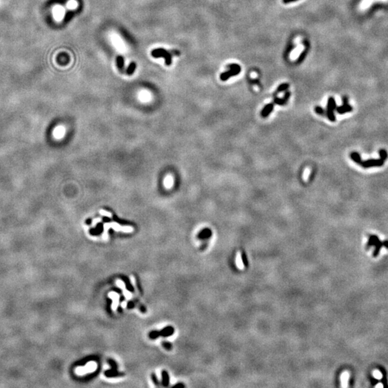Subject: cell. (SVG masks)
<instances>
[{
    "instance_id": "29",
    "label": "cell",
    "mask_w": 388,
    "mask_h": 388,
    "mask_svg": "<svg viewBox=\"0 0 388 388\" xmlns=\"http://www.w3.org/2000/svg\"><path fill=\"white\" fill-rule=\"evenodd\" d=\"M102 221V219H101V218H96V219H94V221H93V226H95V225H96V224L98 223V222H99V221Z\"/></svg>"
},
{
    "instance_id": "32",
    "label": "cell",
    "mask_w": 388,
    "mask_h": 388,
    "mask_svg": "<svg viewBox=\"0 0 388 388\" xmlns=\"http://www.w3.org/2000/svg\"><path fill=\"white\" fill-rule=\"evenodd\" d=\"M283 2L285 3V4H288V3L292 2V1H297V0H283Z\"/></svg>"
},
{
    "instance_id": "2",
    "label": "cell",
    "mask_w": 388,
    "mask_h": 388,
    "mask_svg": "<svg viewBox=\"0 0 388 388\" xmlns=\"http://www.w3.org/2000/svg\"><path fill=\"white\" fill-rule=\"evenodd\" d=\"M108 228H113L114 230L116 231H122V232H131L133 231V228L132 227H121L119 226L118 224L117 223H109V224H106L104 225V238H107V229Z\"/></svg>"
},
{
    "instance_id": "13",
    "label": "cell",
    "mask_w": 388,
    "mask_h": 388,
    "mask_svg": "<svg viewBox=\"0 0 388 388\" xmlns=\"http://www.w3.org/2000/svg\"><path fill=\"white\" fill-rule=\"evenodd\" d=\"M349 379V373L348 372H343L341 374V387H347Z\"/></svg>"
},
{
    "instance_id": "27",
    "label": "cell",
    "mask_w": 388,
    "mask_h": 388,
    "mask_svg": "<svg viewBox=\"0 0 388 388\" xmlns=\"http://www.w3.org/2000/svg\"><path fill=\"white\" fill-rule=\"evenodd\" d=\"M151 376H152V379H153V381L154 384H155V385L158 386V385H159V382H158V378H157L156 375H155V374H152V375H151Z\"/></svg>"
},
{
    "instance_id": "28",
    "label": "cell",
    "mask_w": 388,
    "mask_h": 388,
    "mask_svg": "<svg viewBox=\"0 0 388 388\" xmlns=\"http://www.w3.org/2000/svg\"><path fill=\"white\" fill-rule=\"evenodd\" d=\"M100 213L102 215H103V216H104L109 217V218H111V217H112V214H111V213L107 212V211H104V210H101Z\"/></svg>"
},
{
    "instance_id": "1",
    "label": "cell",
    "mask_w": 388,
    "mask_h": 388,
    "mask_svg": "<svg viewBox=\"0 0 388 388\" xmlns=\"http://www.w3.org/2000/svg\"><path fill=\"white\" fill-rule=\"evenodd\" d=\"M152 56L154 58H163L166 66H170L172 64V55L168 51L164 48H157L151 52Z\"/></svg>"
},
{
    "instance_id": "6",
    "label": "cell",
    "mask_w": 388,
    "mask_h": 388,
    "mask_svg": "<svg viewBox=\"0 0 388 388\" xmlns=\"http://www.w3.org/2000/svg\"><path fill=\"white\" fill-rule=\"evenodd\" d=\"M108 362L110 364L111 366H112V370H108L107 372H106L105 375L106 376H107L108 377H112L114 376H120L122 375V373H118L117 372V363L112 360H109Z\"/></svg>"
},
{
    "instance_id": "18",
    "label": "cell",
    "mask_w": 388,
    "mask_h": 388,
    "mask_svg": "<svg viewBox=\"0 0 388 388\" xmlns=\"http://www.w3.org/2000/svg\"><path fill=\"white\" fill-rule=\"evenodd\" d=\"M162 377H163V380H162V384H163V386L166 387V386L168 385L169 381H170V378H169L168 373H167V372L165 370H163V372H162Z\"/></svg>"
},
{
    "instance_id": "33",
    "label": "cell",
    "mask_w": 388,
    "mask_h": 388,
    "mask_svg": "<svg viewBox=\"0 0 388 388\" xmlns=\"http://www.w3.org/2000/svg\"><path fill=\"white\" fill-rule=\"evenodd\" d=\"M127 305H128V308H132L134 307V303H133L132 302H129V303H128Z\"/></svg>"
},
{
    "instance_id": "31",
    "label": "cell",
    "mask_w": 388,
    "mask_h": 388,
    "mask_svg": "<svg viewBox=\"0 0 388 388\" xmlns=\"http://www.w3.org/2000/svg\"><path fill=\"white\" fill-rule=\"evenodd\" d=\"M343 104H348V98L346 96L343 97Z\"/></svg>"
},
{
    "instance_id": "25",
    "label": "cell",
    "mask_w": 388,
    "mask_h": 388,
    "mask_svg": "<svg viewBox=\"0 0 388 388\" xmlns=\"http://www.w3.org/2000/svg\"><path fill=\"white\" fill-rule=\"evenodd\" d=\"M229 69L241 71V67L238 64H235V63H233V64L229 65Z\"/></svg>"
},
{
    "instance_id": "24",
    "label": "cell",
    "mask_w": 388,
    "mask_h": 388,
    "mask_svg": "<svg viewBox=\"0 0 388 388\" xmlns=\"http://www.w3.org/2000/svg\"><path fill=\"white\" fill-rule=\"evenodd\" d=\"M372 375H373V377L377 379H381L382 378V374L381 373L380 371L377 370H374L373 372H372Z\"/></svg>"
},
{
    "instance_id": "12",
    "label": "cell",
    "mask_w": 388,
    "mask_h": 388,
    "mask_svg": "<svg viewBox=\"0 0 388 388\" xmlns=\"http://www.w3.org/2000/svg\"><path fill=\"white\" fill-rule=\"evenodd\" d=\"M336 101H335V99L332 96L329 97V99H328L326 112H334V110L336 109Z\"/></svg>"
},
{
    "instance_id": "3",
    "label": "cell",
    "mask_w": 388,
    "mask_h": 388,
    "mask_svg": "<svg viewBox=\"0 0 388 388\" xmlns=\"http://www.w3.org/2000/svg\"><path fill=\"white\" fill-rule=\"evenodd\" d=\"M174 333V329L171 326H168V327L165 328V329L162 330L161 331L158 332V331H152L151 333L149 334V337L153 338V339H155V338H157L159 337L160 336H163V337H167V336H170Z\"/></svg>"
},
{
    "instance_id": "34",
    "label": "cell",
    "mask_w": 388,
    "mask_h": 388,
    "mask_svg": "<svg viewBox=\"0 0 388 388\" xmlns=\"http://www.w3.org/2000/svg\"><path fill=\"white\" fill-rule=\"evenodd\" d=\"M375 387H383V384H377V385H375Z\"/></svg>"
},
{
    "instance_id": "7",
    "label": "cell",
    "mask_w": 388,
    "mask_h": 388,
    "mask_svg": "<svg viewBox=\"0 0 388 388\" xmlns=\"http://www.w3.org/2000/svg\"><path fill=\"white\" fill-rule=\"evenodd\" d=\"M239 73H240V71H236V70L229 69L228 71H227V72L222 73L221 74V76H220V78H221V81H227V80H228L229 78H230L231 77L237 76V75H238Z\"/></svg>"
},
{
    "instance_id": "35",
    "label": "cell",
    "mask_w": 388,
    "mask_h": 388,
    "mask_svg": "<svg viewBox=\"0 0 388 388\" xmlns=\"http://www.w3.org/2000/svg\"><path fill=\"white\" fill-rule=\"evenodd\" d=\"M178 386H181V387H184V386H185V385H184V384H181V383H179V384H175V387H178Z\"/></svg>"
},
{
    "instance_id": "30",
    "label": "cell",
    "mask_w": 388,
    "mask_h": 388,
    "mask_svg": "<svg viewBox=\"0 0 388 388\" xmlns=\"http://www.w3.org/2000/svg\"><path fill=\"white\" fill-rule=\"evenodd\" d=\"M171 52L172 53H173V55H175V56H179V54H180V52H179L178 50H172Z\"/></svg>"
},
{
    "instance_id": "8",
    "label": "cell",
    "mask_w": 388,
    "mask_h": 388,
    "mask_svg": "<svg viewBox=\"0 0 388 388\" xmlns=\"http://www.w3.org/2000/svg\"><path fill=\"white\" fill-rule=\"evenodd\" d=\"M336 112L339 114H344L353 110V107L348 104H343V105L337 107L336 108Z\"/></svg>"
},
{
    "instance_id": "19",
    "label": "cell",
    "mask_w": 388,
    "mask_h": 388,
    "mask_svg": "<svg viewBox=\"0 0 388 388\" xmlns=\"http://www.w3.org/2000/svg\"><path fill=\"white\" fill-rule=\"evenodd\" d=\"M136 66H137V65H136L135 63H134V62L131 63L130 64H129V66H128V68H126V74L129 75V76H130V75H132L133 73H134V71H135Z\"/></svg>"
},
{
    "instance_id": "16",
    "label": "cell",
    "mask_w": 388,
    "mask_h": 388,
    "mask_svg": "<svg viewBox=\"0 0 388 388\" xmlns=\"http://www.w3.org/2000/svg\"><path fill=\"white\" fill-rule=\"evenodd\" d=\"M116 61H117V65L118 68H119V71L122 72V71H123V70H124V58H123L122 56H118L117 58H116Z\"/></svg>"
},
{
    "instance_id": "20",
    "label": "cell",
    "mask_w": 388,
    "mask_h": 388,
    "mask_svg": "<svg viewBox=\"0 0 388 388\" xmlns=\"http://www.w3.org/2000/svg\"><path fill=\"white\" fill-rule=\"evenodd\" d=\"M289 86H289L288 83H282V84H280V86L278 87V88H277L276 93H277V94H278V93H281V92H283V91H285V90L288 89Z\"/></svg>"
},
{
    "instance_id": "5",
    "label": "cell",
    "mask_w": 388,
    "mask_h": 388,
    "mask_svg": "<svg viewBox=\"0 0 388 388\" xmlns=\"http://www.w3.org/2000/svg\"><path fill=\"white\" fill-rule=\"evenodd\" d=\"M236 262H237V265L239 270H244V267L247 266V259H246L245 254L242 251L237 254Z\"/></svg>"
},
{
    "instance_id": "21",
    "label": "cell",
    "mask_w": 388,
    "mask_h": 388,
    "mask_svg": "<svg viewBox=\"0 0 388 388\" xmlns=\"http://www.w3.org/2000/svg\"><path fill=\"white\" fill-rule=\"evenodd\" d=\"M379 157H380V159H382L383 161H385L387 160V159L388 158V154L387 152L384 149H381L379 150Z\"/></svg>"
},
{
    "instance_id": "23",
    "label": "cell",
    "mask_w": 388,
    "mask_h": 388,
    "mask_svg": "<svg viewBox=\"0 0 388 388\" xmlns=\"http://www.w3.org/2000/svg\"><path fill=\"white\" fill-rule=\"evenodd\" d=\"M314 112H316V114H319L320 116H324L326 114V112L322 107H319V106H317V107H315L314 108Z\"/></svg>"
},
{
    "instance_id": "11",
    "label": "cell",
    "mask_w": 388,
    "mask_h": 388,
    "mask_svg": "<svg viewBox=\"0 0 388 388\" xmlns=\"http://www.w3.org/2000/svg\"><path fill=\"white\" fill-rule=\"evenodd\" d=\"M273 109H274V104H267L265 107L262 109V110L261 111V117L263 118H266L270 114H271L272 112H273Z\"/></svg>"
},
{
    "instance_id": "26",
    "label": "cell",
    "mask_w": 388,
    "mask_h": 388,
    "mask_svg": "<svg viewBox=\"0 0 388 388\" xmlns=\"http://www.w3.org/2000/svg\"><path fill=\"white\" fill-rule=\"evenodd\" d=\"M163 346H164V348L167 350H171L172 349V345L169 342H166V341H163Z\"/></svg>"
},
{
    "instance_id": "22",
    "label": "cell",
    "mask_w": 388,
    "mask_h": 388,
    "mask_svg": "<svg viewBox=\"0 0 388 388\" xmlns=\"http://www.w3.org/2000/svg\"><path fill=\"white\" fill-rule=\"evenodd\" d=\"M326 115L330 122H334L336 121V116L334 112H326Z\"/></svg>"
},
{
    "instance_id": "10",
    "label": "cell",
    "mask_w": 388,
    "mask_h": 388,
    "mask_svg": "<svg viewBox=\"0 0 388 388\" xmlns=\"http://www.w3.org/2000/svg\"><path fill=\"white\" fill-rule=\"evenodd\" d=\"M290 97V92L288 91L285 94L284 96H283V98H275L274 103L278 104V105L283 106L287 104V102H288Z\"/></svg>"
},
{
    "instance_id": "9",
    "label": "cell",
    "mask_w": 388,
    "mask_h": 388,
    "mask_svg": "<svg viewBox=\"0 0 388 388\" xmlns=\"http://www.w3.org/2000/svg\"><path fill=\"white\" fill-rule=\"evenodd\" d=\"M388 0H363L360 4V8L361 10H365L371 7V5L377 1H387Z\"/></svg>"
},
{
    "instance_id": "17",
    "label": "cell",
    "mask_w": 388,
    "mask_h": 388,
    "mask_svg": "<svg viewBox=\"0 0 388 388\" xmlns=\"http://www.w3.org/2000/svg\"><path fill=\"white\" fill-rule=\"evenodd\" d=\"M211 235V231L208 229H204L200 232L199 237L200 239H207Z\"/></svg>"
},
{
    "instance_id": "4",
    "label": "cell",
    "mask_w": 388,
    "mask_h": 388,
    "mask_svg": "<svg viewBox=\"0 0 388 388\" xmlns=\"http://www.w3.org/2000/svg\"><path fill=\"white\" fill-rule=\"evenodd\" d=\"M384 161L382 159H370V160L362 161L360 165H361L364 168H370V167H381L384 165Z\"/></svg>"
},
{
    "instance_id": "15",
    "label": "cell",
    "mask_w": 388,
    "mask_h": 388,
    "mask_svg": "<svg viewBox=\"0 0 388 388\" xmlns=\"http://www.w3.org/2000/svg\"><path fill=\"white\" fill-rule=\"evenodd\" d=\"M164 185L167 189H170L173 186V178L172 175H168L165 177L164 180Z\"/></svg>"
},
{
    "instance_id": "14",
    "label": "cell",
    "mask_w": 388,
    "mask_h": 388,
    "mask_svg": "<svg viewBox=\"0 0 388 388\" xmlns=\"http://www.w3.org/2000/svg\"><path fill=\"white\" fill-rule=\"evenodd\" d=\"M350 158L351 160H353L355 163L358 164V165H360V163H362V158L361 155H360L357 152H351L349 155Z\"/></svg>"
}]
</instances>
